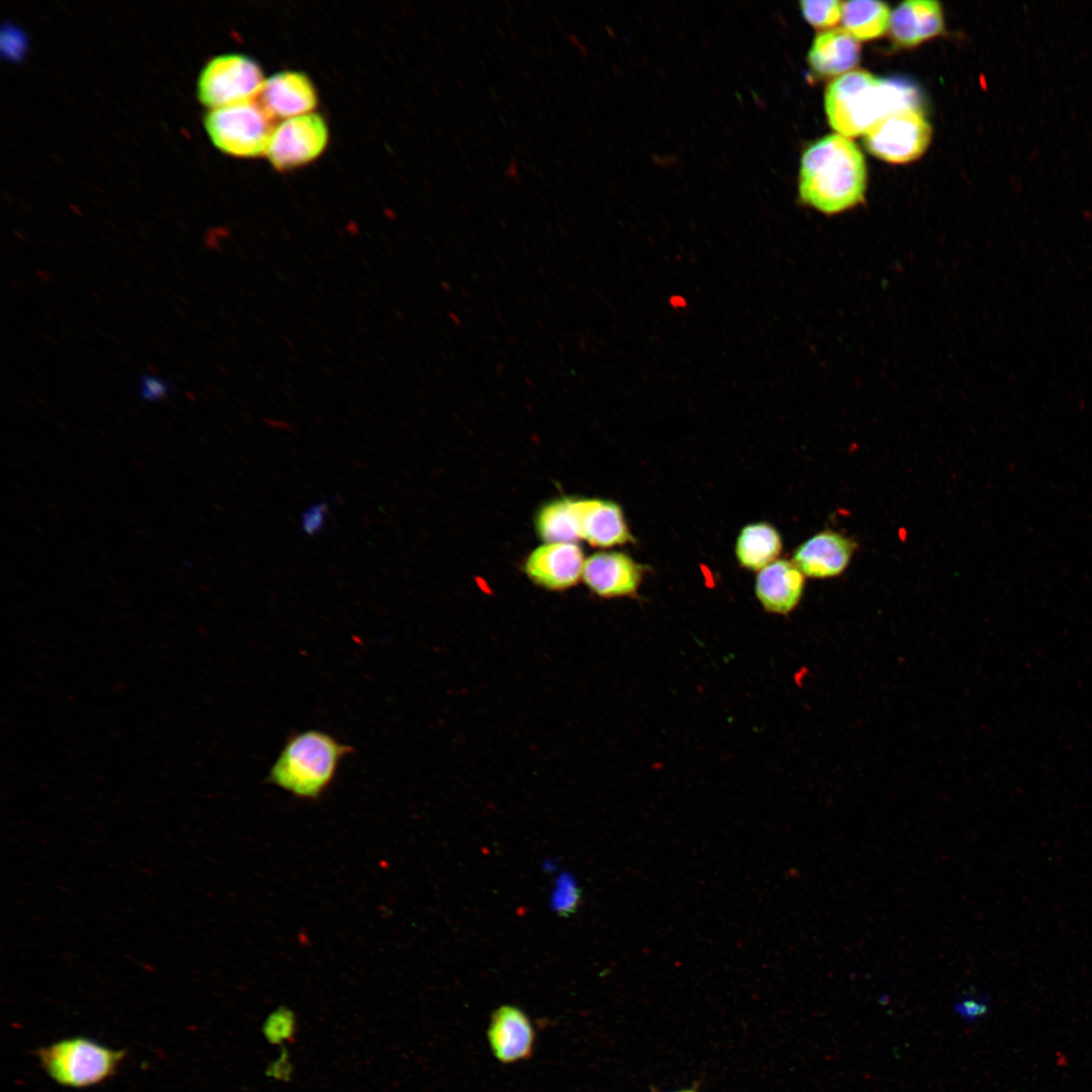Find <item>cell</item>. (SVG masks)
<instances>
[{"mask_svg":"<svg viewBox=\"0 0 1092 1092\" xmlns=\"http://www.w3.org/2000/svg\"><path fill=\"white\" fill-rule=\"evenodd\" d=\"M867 166L848 138L830 134L811 145L801 159L799 195L806 205L836 214L863 201Z\"/></svg>","mask_w":1092,"mask_h":1092,"instance_id":"cell-1","label":"cell"},{"mask_svg":"<svg viewBox=\"0 0 1092 1092\" xmlns=\"http://www.w3.org/2000/svg\"><path fill=\"white\" fill-rule=\"evenodd\" d=\"M920 108L913 84L879 78L866 71H851L831 82L825 91V111L830 125L846 138L864 134L886 116Z\"/></svg>","mask_w":1092,"mask_h":1092,"instance_id":"cell-2","label":"cell"},{"mask_svg":"<svg viewBox=\"0 0 1092 1092\" xmlns=\"http://www.w3.org/2000/svg\"><path fill=\"white\" fill-rule=\"evenodd\" d=\"M355 751L320 729L290 733L266 782L301 800H318L336 779L342 761Z\"/></svg>","mask_w":1092,"mask_h":1092,"instance_id":"cell-3","label":"cell"},{"mask_svg":"<svg viewBox=\"0 0 1092 1092\" xmlns=\"http://www.w3.org/2000/svg\"><path fill=\"white\" fill-rule=\"evenodd\" d=\"M40 1067L57 1084L83 1089L101 1084L118 1071L126 1051L85 1036L59 1039L36 1051Z\"/></svg>","mask_w":1092,"mask_h":1092,"instance_id":"cell-4","label":"cell"},{"mask_svg":"<svg viewBox=\"0 0 1092 1092\" xmlns=\"http://www.w3.org/2000/svg\"><path fill=\"white\" fill-rule=\"evenodd\" d=\"M203 125L216 149L238 158L266 155L275 127L257 98L208 109Z\"/></svg>","mask_w":1092,"mask_h":1092,"instance_id":"cell-5","label":"cell"},{"mask_svg":"<svg viewBox=\"0 0 1092 1092\" xmlns=\"http://www.w3.org/2000/svg\"><path fill=\"white\" fill-rule=\"evenodd\" d=\"M265 82L260 65L251 57L226 53L211 58L196 84L197 98L208 109L252 100Z\"/></svg>","mask_w":1092,"mask_h":1092,"instance_id":"cell-6","label":"cell"},{"mask_svg":"<svg viewBox=\"0 0 1092 1092\" xmlns=\"http://www.w3.org/2000/svg\"><path fill=\"white\" fill-rule=\"evenodd\" d=\"M863 135L868 151L876 157L891 163H908L927 149L931 126L921 108H910L886 116Z\"/></svg>","mask_w":1092,"mask_h":1092,"instance_id":"cell-7","label":"cell"},{"mask_svg":"<svg viewBox=\"0 0 1092 1092\" xmlns=\"http://www.w3.org/2000/svg\"><path fill=\"white\" fill-rule=\"evenodd\" d=\"M328 142L326 120L321 114L309 112L276 124L266 156L275 169L291 170L316 159Z\"/></svg>","mask_w":1092,"mask_h":1092,"instance_id":"cell-8","label":"cell"},{"mask_svg":"<svg viewBox=\"0 0 1092 1092\" xmlns=\"http://www.w3.org/2000/svg\"><path fill=\"white\" fill-rule=\"evenodd\" d=\"M584 555L577 543H544L525 558L522 568L536 585L550 592H563L581 578Z\"/></svg>","mask_w":1092,"mask_h":1092,"instance_id":"cell-9","label":"cell"},{"mask_svg":"<svg viewBox=\"0 0 1092 1092\" xmlns=\"http://www.w3.org/2000/svg\"><path fill=\"white\" fill-rule=\"evenodd\" d=\"M644 567L620 551H599L584 561L581 579L602 599L630 597L637 593Z\"/></svg>","mask_w":1092,"mask_h":1092,"instance_id":"cell-10","label":"cell"},{"mask_svg":"<svg viewBox=\"0 0 1092 1092\" xmlns=\"http://www.w3.org/2000/svg\"><path fill=\"white\" fill-rule=\"evenodd\" d=\"M257 99L273 119L312 112L317 104L316 90L309 77L293 70L265 79Z\"/></svg>","mask_w":1092,"mask_h":1092,"instance_id":"cell-11","label":"cell"},{"mask_svg":"<svg viewBox=\"0 0 1092 1092\" xmlns=\"http://www.w3.org/2000/svg\"><path fill=\"white\" fill-rule=\"evenodd\" d=\"M575 504L579 538L590 546L608 548L634 541L617 503L576 496Z\"/></svg>","mask_w":1092,"mask_h":1092,"instance_id":"cell-12","label":"cell"},{"mask_svg":"<svg viewBox=\"0 0 1092 1092\" xmlns=\"http://www.w3.org/2000/svg\"><path fill=\"white\" fill-rule=\"evenodd\" d=\"M486 1034L492 1055L503 1064L526 1060L533 1053L535 1031L530 1018L518 1007L503 1005L495 1009Z\"/></svg>","mask_w":1092,"mask_h":1092,"instance_id":"cell-13","label":"cell"},{"mask_svg":"<svg viewBox=\"0 0 1092 1092\" xmlns=\"http://www.w3.org/2000/svg\"><path fill=\"white\" fill-rule=\"evenodd\" d=\"M855 548L851 539L837 532L823 531L801 544L792 561L805 576L834 577L846 569Z\"/></svg>","mask_w":1092,"mask_h":1092,"instance_id":"cell-14","label":"cell"},{"mask_svg":"<svg viewBox=\"0 0 1092 1092\" xmlns=\"http://www.w3.org/2000/svg\"><path fill=\"white\" fill-rule=\"evenodd\" d=\"M804 586L805 575L796 564L777 559L759 570L755 595L765 611L786 615L799 604Z\"/></svg>","mask_w":1092,"mask_h":1092,"instance_id":"cell-15","label":"cell"},{"mask_svg":"<svg viewBox=\"0 0 1092 1092\" xmlns=\"http://www.w3.org/2000/svg\"><path fill=\"white\" fill-rule=\"evenodd\" d=\"M890 32L900 46L913 47L938 35L943 29L940 4L933 0H910L891 12Z\"/></svg>","mask_w":1092,"mask_h":1092,"instance_id":"cell-16","label":"cell"},{"mask_svg":"<svg viewBox=\"0 0 1092 1092\" xmlns=\"http://www.w3.org/2000/svg\"><path fill=\"white\" fill-rule=\"evenodd\" d=\"M860 47L843 28L819 33L813 40L808 62L814 72L824 76L843 75L856 66Z\"/></svg>","mask_w":1092,"mask_h":1092,"instance_id":"cell-17","label":"cell"},{"mask_svg":"<svg viewBox=\"0 0 1092 1092\" xmlns=\"http://www.w3.org/2000/svg\"><path fill=\"white\" fill-rule=\"evenodd\" d=\"M576 496H560L543 503L534 515V529L544 543H577L579 538Z\"/></svg>","mask_w":1092,"mask_h":1092,"instance_id":"cell-18","label":"cell"},{"mask_svg":"<svg viewBox=\"0 0 1092 1092\" xmlns=\"http://www.w3.org/2000/svg\"><path fill=\"white\" fill-rule=\"evenodd\" d=\"M782 547V538L771 525L753 523L740 531L736 540L735 553L742 567L760 570L777 560Z\"/></svg>","mask_w":1092,"mask_h":1092,"instance_id":"cell-19","label":"cell"},{"mask_svg":"<svg viewBox=\"0 0 1092 1092\" xmlns=\"http://www.w3.org/2000/svg\"><path fill=\"white\" fill-rule=\"evenodd\" d=\"M891 11L881 1L852 0L842 2L843 29L856 40H870L884 34L890 25Z\"/></svg>","mask_w":1092,"mask_h":1092,"instance_id":"cell-20","label":"cell"},{"mask_svg":"<svg viewBox=\"0 0 1092 1092\" xmlns=\"http://www.w3.org/2000/svg\"><path fill=\"white\" fill-rule=\"evenodd\" d=\"M804 18L817 28L834 26L842 13V2L838 0H808L800 3Z\"/></svg>","mask_w":1092,"mask_h":1092,"instance_id":"cell-21","label":"cell"},{"mask_svg":"<svg viewBox=\"0 0 1092 1092\" xmlns=\"http://www.w3.org/2000/svg\"><path fill=\"white\" fill-rule=\"evenodd\" d=\"M138 395L147 403L165 400L171 392L170 382L154 373L145 372L138 379Z\"/></svg>","mask_w":1092,"mask_h":1092,"instance_id":"cell-22","label":"cell"},{"mask_svg":"<svg viewBox=\"0 0 1092 1092\" xmlns=\"http://www.w3.org/2000/svg\"><path fill=\"white\" fill-rule=\"evenodd\" d=\"M327 502H316L308 506L300 515V529L307 536L321 533L326 525L329 513Z\"/></svg>","mask_w":1092,"mask_h":1092,"instance_id":"cell-23","label":"cell"},{"mask_svg":"<svg viewBox=\"0 0 1092 1092\" xmlns=\"http://www.w3.org/2000/svg\"><path fill=\"white\" fill-rule=\"evenodd\" d=\"M580 893L573 882L567 878L560 881L553 896L554 907L560 915H568L575 911L579 903Z\"/></svg>","mask_w":1092,"mask_h":1092,"instance_id":"cell-24","label":"cell"},{"mask_svg":"<svg viewBox=\"0 0 1092 1092\" xmlns=\"http://www.w3.org/2000/svg\"><path fill=\"white\" fill-rule=\"evenodd\" d=\"M956 1011L966 1019L975 1020L987 1013L988 1005L985 1002L968 998L964 999L956 1006Z\"/></svg>","mask_w":1092,"mask_h":1092,"instance_id":"cell-25","label":"cell"},{"mask_svg":"<svg viewBox=\"0 0 1092 1092\" xmlns=\"http://www.w3.org/2000/svg\"><path fill=\"white\" fill-rule=\"evenodd\" d=\"M682 1092H692V1091H682Z\"/></svg>","mask_w":1092,"mask_h":1092,"instance_id":"cell-26","label":"cell"}]
</instances>
